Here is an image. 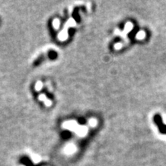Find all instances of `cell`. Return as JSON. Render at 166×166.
I'll return each instance as SVG.
<instances>
[{"instance_id":"2","label":"cell","mask_w":166,"mask_h":166,"mask_svg":"<svg viewBox=\"0 0 166 166\" xmlns=\"http://www.w3.org/2000/svg\"><path fill=\"white\" fill-rule=\"evenodd\" d=\"M42 88V83H41L40 81L37 82V83H36V86H35L36 91H39V90H41V88Z\"/></svg>"},{"instance_id":"3","label":"cell","mask_w":166,"mask_h":166,"mask_svg":"<svg viewBox=\"0 0 166 166\" xmlns=\"http://www.w3.org/2000/svg\"><path fill=\"white\" fill-rule=\"evenodd\" d=\"M65 150L67 153H72V152H74V147L73 146H69V147H67Z\"/></svg>"},{"instance_id":"4","label":"cell","mask_w":166,"mask_h":166,"mask_svg":"<svg viewBox=\"0 0 166 166\" xmlns=\"http://www.w3.org/2000/svg\"><path fill=\"white\" fill-rule=\"evenodd\" d=\"M32 159H33V161L35 162H39V160H40V158H39L38 155H35V154L32 155Z\"/></svg>"},{"instance_id":"1","label":"cell","mask_w":166,"mask_h":166,"mask_svg":"<svg viewBox=\"0 0 166 166\" xmlns=\"http://www.w3.org/2000/svg\"><path fill=\"white\" fill-rule=\"evenodd\" d=\"M52 24H53V27L55 28V29H59V24H60V22L59 19H55L53 20V22H52Z\"/></svg>"},{"instance_id":"5","label":"cell","mask_w":166,"mask_h":166,"mask_svg":"<svg viewBox=\"0 0 166 166\" xmlns=\"http://www.w3.org/2000/svg\"><path fill=\"white\" fill-rule=\"evenodd\" d=\"M39 100H41V101H44V102H45V100L47 99L46 97H45V95H42V94L39 95Z\"/></svg>"},{"instance_id":"6","label":"cell","mask_w":166,"mask_h":166,"mask_svg":"<svg viewBox=\"0 0 166 166\" xmlns=\"http://www.w3.org/2000/svg\"><path fill=\"white\" fill-rule=\"evenodd\" d=\"M45 106H50L51 105H52V102H51L50 100H49V99L45 100Z\"/></svg>"}]
</instances>
